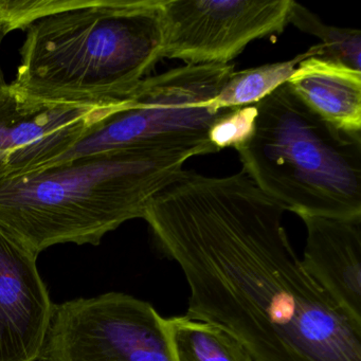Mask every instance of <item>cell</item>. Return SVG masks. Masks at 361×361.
Returning <instances> with one entry per match:
<instances>
[{"label": "cell", "instance_id": "cell-9", "mask_svg": "<svg viewBox=\"0 0 361 361\" xmlns=\"http://www.w3.org/2000/svg\"><path fill=\"white\" fill-rule=\"evenodd\" d=\"M37 257L0 230V361L39 360L54 303Z\"/></svg>", "mask_w": 361, "mask_h": 361}, {"label": "cell", "instance_id": "cell-2", "mask_svg": "<svg viewBox=\"0 0 361 361\" xmlns=\"http://www.w3.org/2000/svg\"><path fill=\"white\" fill-rule=\"evenodd\" d=\"M196 154L130 147L56 164L0 183V230L37 255L59 244L97 246L143 219L152 198Z\"/></svg>", "mask_w": 361, "mask_h": 361}, {"label": "cell", "instance_id": "cell-3", "mask_svg": "<svg viewBox=\"0 0 361 361\" xmlns=\"http://www.w3.org/2000/svg\"><path fill=\"white\" fill-rule=\"evenodd\" d=\"M164 44L162 0H75L27 29L10 85L59 102L128 98L164 59Z\"/></svg>", "mask_w": 361, "mask_h": 361}, {"label": "cell", "instance_id": "cell-16", "mask_svg": "<svg viewBox=\"0 0 361 361\" xmlns=\"http://www.w3.org/2000/svg\"><path fill=\"white\" fill-rule=\"evenodd\" d=\"M255 114V105L236 107L215 124L211 132V142L219 151L226 147L236 149L252 132Z\"/></svg>", "mask_w": 361, "mask_h": 361}, {"label": "cell", "instance_id": "cell-14", "mask_svg": "<svg viewBox=\"0 0 361 361\" xmlns=\"http://www.w3.org/2000/svg\"><path fill=\"white\" fill-rule=\"evenodd\" d=\"M289 24L320 39V44L308 49L310 56L361 71L360 31L325 25L318 16L295 1L291 4Z\"/></svg>", "mask_w": 361, "mask_h": 361}, {"label": "cell", "instance_id": "cell-13", "mask_svg": "<svg viewBox=\"0 0 361 361\" xmlns=\"http://www.w3.org/2000/svg\"><path fill=\"white\" fill-rule=\"evenodd\" d=\"M310 56L307 50L287 62L233 71L219 94L212 101V106L215 109H223L257 104L272 90L286 83L298 65Z\"/></svg>", "mask_w": 361, "mask_h": 361}, {"label": "cell", "instance_id": "cell-10", "mask_svg": "<svg viewBox=\"0 0 361 361\" xmlns=\"http://www.w3.org/2000/svg\"><path fill=\"white\" fill-rule=\"evenodd\" d=\"M299 217L307 230L301 259L304 269L361 325V216Z\"/></svg>", "mask_w": 361, "mask_h": 361}, {"label": "cell", "instance_id": "cell-7", "mask_svg": "<svg viewBox=\"0 0 361 361\" xmlns=\"http://www.w3.org/2000/svg\"><path fill=\"white\" fill-rule=\"evenodd\" d=\"M133 94L106 102H59L31 98L8 84L0 90V183L45 170L126 109Z\"/></svg>", "mask_w": 361, "mask_h": 361}, {"label": "cell", "instance_id": "cell-12", "mask_svg": "<svg viewBox=\"0 0 361 361\" xmlns=\"http://www.w3.org/2000/svg\"><path fill=\"white\" fill-rule=\"evenodd\" d=\"M175 361H253L238 338L188 314L164 318Z\"/></svg>", "mask_w": 361, "mask_h": 361}, {"label": "cell", "instance_id": "cell-15", "mask_svg": "<svg viewBox=\"0 0 361 361\" xmlns=\"http://www.w3.org/2000/svg\"><path fill=\"white\" fill-rule=\"evenodd\" d=\"M75 0H0V27L9 35L75 5Z\"/></svg>", "mask_w": 361, "mask_h": 361}, {"label": "cell", "instance_id": "cell-8", "mask_svg": "<svg viewBox=\"0 0 361 361\" xmlns=\"http://www.w3.org/2000/svg\"><path fill=\"white\" fill-rule=\"evenodd\" d=\"M291 0H162V58L230 64L255 39L281 35Z\"/></svg>", "mask_w": 361, "mask_h": 361}, {"label": "cell", "instance_id": "cell-17", "mask_svg": "<svg viewBox=\"0 0 361 361\" xmlns=\"http://www.w3.org/2000/svg\"><path fill=\"white\" fill-rule=\"evenodd\" d=\"M5 31L3 30V28L0 27V47H1V44H3L4 39L6 37ZM7 82L5 80V75H4L3 69H1V64H0V90H4V88L7 86Z\"/></svg>", "mask_w": 361, "mask_h": 361}, {"label": "cell", "instance_id": "cell-4", "mask_svg": "<svg viewBox=\"0 0 361 361\" xmlns=\"http://www.w3.org/2000/svg\"><path fill=\"white\" fill-rule=\"evenodd\" d=\"M255 105L248 138L236 147L243 172L285 211L361 216V133L314 113L288 83Z\"/></svg>", "mask_w": 361, "mask_h": 361}, {"label": "cell", "instance_id": "cell-11", "mask_svg": "<svg viewBox=\"0 0 361 361\" xmlns=\"http://www.w3.org/2000/svg\"><path fill=\"white\" fill-rule=\"evenodd\" d=\"M287 83L323 119L348 132L361 133V71L310 56L298 65Z\"/></svg>", "mask_w": 361, "mask_h": 361}, {"label": "cell", "instance_id": "cell-1", "mask_svg": "<svg viewBox=\"0 0 361 361\" xmlns=\"http://www.w3.org/2000/svg\"><path fill=\"white\" fill-rule=\"evenodd\" d=\"M284 212L243 171L183 169L143 219L183 270L185 314L229 331L253 361H361V325L304 269Z\"/></svg>", "mask_w": 361, "mask_h": 361}, {"label": "cell", "instance_id": "cell-5", "mask_svg": "<svg viewBox=\"0 0 361 361\" xmlns=\"http://www.w3.org/2000/svg\"><path fill=\"white\" fill-rule=\"evenodd\" d=\"M233 71L232 64L183 65L149 75L136 88L126 109L48 168L130 147H169L196 156L219 153L211 142V132L236 107L215 109L212 101Z\"/></svg>", "mask_w": 361, "mask_h": 361}, {"label": "cell", "instance_id": "cell-6", "mask_svg": "<svg viewBox=\"0 0 361 361\" xmlns=\"http://www.w3.org/2000/svg\"><path fill=\"white\" fill-rule=\"evenodd\" d=\"M41 361H175L164 318L128 293L54 304Z\"/></svg>", "mask_w": 361, "mask_h": 361}]
</instances>
